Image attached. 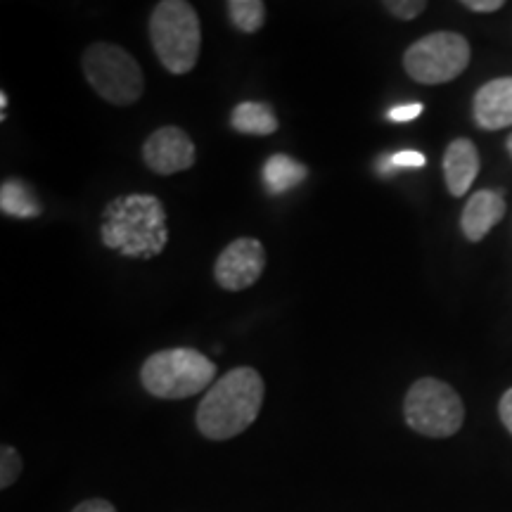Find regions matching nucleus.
<instances>
[{"label": "nucleus", "instance_id": "nucleus-1", "mask_svg": "<svg viewBox=\"0 0 512 512\" xmlns=\"http://www.w3.org/2000/svg\"><path fill=\"white\" fill-rule=\"evenodd\" d=\"M266 384L259 370L240 366L221 375L197 406V430L211 441H226L254 425L264 406Z\"/></svg>", "mask_w": 512, "mask_h": 512}, {"label": "nucleus", "instance_id": "nucleus-2", "mask_svg": "<svg viewBox=\"0 0 512 512\" xmlns=\"http://www.w3.org/2000/svg\"><path fill=\"white\" fill-rule=\"evenodd\" d=\"M100 238L128 259H155L169 242L164 204L155 195L117 197L102 211Z\"/></svg>", "mask_w": 512, "mask_h": 512}, {"label": "nucleus", "instance_id": "nucleus-3", "mask_svg": "<svg viewBox=\"0 0 512 512\" xmlns=\"http://www.w3.org/2000/svg\"><path fill=\"white\" fill-rule=\"evenodd\" d=\"M150 43L169 74L183 76L195 69L202 53V27L197 10L185 0H162L150 15Z\"/></svg>", "mask_w": 512, "mask_h": 512}, {"label": "nucleus", "instance_id": "nucleus-4", "mask_svg": "<svg viewBox=\"0 0 512 512\" xmlns=\"http://www.w3.org/2000/svg\"><path fill=\"white\" fill-rule=\"evenodd\" d=\"M140 382L155 399H190L216 382V363L197 349H162L147 356Z\"/></svg>", "mask_w": 512, "mask_h": 512}, {"label": "nucleus", "instance_id": "nucleus-5", "mask_svg": "<svg viewBox=\"0 0 512 512\" xmlns=\"http://www.w3.org/2000/svg\"><path fill=\"white\" fill-rule=\"evenodd\" d=\"M81 69L102 100L131 107L143 98L145 76L136 57L114 43H93L81 57Z\"/></svg>", "mask_w": 512, "mask_h": 512}, {"label": "nucleus", "instance_id": "nucleus-6", "mask_svg": "<svg viewBox=\"0 0 512 512\" xmlns=\"http://www.w3.org/2000/svg\"><path fill=\"white\" fill-rule=\"evenodd\" d=\"M403 418L422 437L448 439L463 427L465 403L451 384L437 377H420L403 399Z\"/></svg>", "mask_w": 512, "mask_h": 512}, {"label": "nucleus", "instance_id": "nucleus-7", "mask_svg": "<svg viewBox=\"0 0 512 512\" xmlns=\"http://www.w3.org/2000/svg\"><path fill=\"white\" fill-rule=\"evenodd\" d=\"M472 50L463 34L434 31L422 36L403 53V69L422 86H441L458 79L470 64Z\"/></svg>", "mask_w": 512, "mask_h": 512}, {"label": "nucleus", "instance_id": "nucleus-8", "mask_svg": "<svg viewBox=\"0 0 512 512\" xmlns=\"http://www.w3.org/2000/svg\"><path fill=\"white\" fill-rule=\"evenodd\" d=\"M266 249L256 238H238L223 249L214 264V278L226 292H242L264 275Z\"/></svg>", "mask_w": 512, "mask_h": 512}, {"label": "nucleus", "instance_id": "nucleus-9", "mask_svg": "<svg viewBox=\"0 0 512 512\" xmlns=\"http://www.w3.org/2000/svg\"><path fill=\"white\" fill-rule=\"evenodd\" d=\"M143 162L157 176L181 174L197 162L195 143L181 126H162L143 143Z\"/></svg>", "mask_w": 512, "mask_h": 512}, {"label": "nucleus", "instance_id": "nucleus-10", "mask_svg": "<svg viewBox=\"0 0 512 512\" xmlns=\"http://www.w3.org/2000/svg\"><path fill=\"white\" fill-rule=\"evenodd\" d=\"M472 117L482 131L512 126V76L484 83L472 100Z\"/></svg>", "mask_w": 512, "mask_h": 512}, {"label": "nucleus", "instance_id": "nucleus-11", "mask_svg": "<svg viewBox=\"0 0 512 512\" xmlns=\"http://www.w3.org/2000/svg\"><path fill=\"white\" fill-rule=\"evenodd\" d=\"M505 216V192L503 190H479L470 195L460 214V230L470 242H482L491 228L498 226Z\"/></svg>", "mask_w": 512, "mask_h": 512}, {"label": "nucleus", "instance_id": "nucleus-12", "mask_svg": "<svg viewBox=\"0 0 512 512\" xmlns=\"http://www.w3.org/2000/svg\"><path fill=\"white\" fill-rule=\"evenodd\" d=\"M479 174V150L472 140L456 138L444 152L446 188L453 197H465Z\"/></svg>", "mask_w": 512, "mask_h": 512}, {"label": "nucleus", "instance_id": "nucleus-13", "mask_svg": "<svg viewBox=\"0 0 512 512\" xmlns=\"http://www.w3.org/2000/svg\"><path fill=\"white\" fill-rule=\"evenodd\" d=\"M230 126L245 136H273L280 124L266 102H240L230 114Z\"/></svg>", "mask_w": 512, "mask_h": 512}, {"label": "nucleus", "instance_id": "nucleus-14", "mask_svg": "<svg viewBox=\"0 0 512 512\" xmlns=\"http://www.w3.org/2000/svg\"><path fill=\"white\" fill-rule=\"evenodd\" d=\"M306 176H309V169L287 155L268 157V162L264 166V183L268 192H273V195H283V192L292 190L294 185L302 183Z\"/></svg>", "mask_w": 512, "mask_h": 512}, {"label": "nucleus", "instance_id": "nucleus-15", "mask_svg": "<svg viewBox=\"0 0 512 512\" xmlns=\"http://www.w3.org/2000/svg\"><path fill=\"white\" fill-rule=\"evenodd\" d=\"M226 8L233 27L245 31V34H256L264 27L266 3H261V0H230Z\"/></svg>", "mask_w": 512, "mask_h": 512}, {"label": "nucleus", "instance_id": "nucleus-16", "mask_svg": "<svg viewBox=\"0 0 512 512\" xmlns=\"http://www.w3.org/2000/svg\"><path fill=\"white\" fill-rule=\"evenodd\" d=\"M0 207H3L5 214L19 216V219H29V216H36L38 204L31 197L29 188L19 181H5L3 190H0Z\"/></svg>", "mask_w": 512, "mask_h": 512}, {"label": "nucleus", "instance_id": "nucleus-17", "mask_svg": "<svg viewBox=\"0 0 512 512\" xmlns=\"http://www.w3.org/2000/svg\"><path fill=\"white\" fill-rule=\"evenodd\" d=\"M22 456L15 446L0 448V489H10L22 475Z\"/></svg>", "mask_w": 512, "mask_h": 512}, {"label": "nucleus", "instance_id": "nucleus-18", "mask_svg": "<svg viewBox=\"0 0 512 512\" xmlns=\"http://www.w3.org/2000/svg\"><path fill=\"white\" fill-rule=\"evenodd\" d=\"M384 8L389 10V15L401 19V22H411V19L420 17L427 10L425 0H387Z\"/></svg>", "mask_w": 512, "mask_h": 512}, {"label": "nucleus", "instance_id": "nucleus-19", "mask_svg": "<svg viewBox=\"0 0 512 512\" xmlns=\"http://www.w3.org/2000/svg\"><path fill=\"white\" fill-rule=\"evenodd\" d=\"M420 114H422V105H420V102H408V105L394 107V110L389 112V119H392L394 124H406V121L418 119Z\"/></svg>", "mask_w": 512, "mask_h": 512}, {"label": "nucleus", "instance_id": "nucleus-20", "mask_svg": "<svg viewBox=\"0 0 512 512\" xmlns=\"http://www.w3.org/2000/svg\"><path fill=\"white\" fill-rule=\"evenodd\" d=\"M389 162H392V166H415V169H420V166H425V155L415 150H403L396 152Z\"/></svg>", "mask_w": 512, "mask_h": 512}, {"label": "nucleus", "instance_id": "nucleus-21", "mask_svg": "<svg viewBox=\"0 0 512 512\" xmlns=\"http://www.w3.org/2000/svg\"><path fill=\"white\" fill-rule=\"evenodd\" d=\"M72 512H117V508L105 498H88V501H81Z\"/></svg>", "mask_w": 512, "mask_h": 512}, {"label": "nucleus", "instance_id": "nucleus-22", "mask_svg": "<svg viewBox=\"0 0 512 512\" xmlns=\"http://www.w3.org/2000/svg\"><path fill=\"white\" fill-rule=\"evenodd\" d=\"M498 415H501L505 430L512 434V387L501 396V401H498Z\"/></svg>", "mask_w": 512, "mask_h": 512}, {"label": "nucleus", "instance_id": "nucleus-23", "mask_svg": "<svg viewBox=\"0 0 512 512\" xmlns=\"http://www.w3.org/2000/svg\"><path fill=\"white\" fill-rule=\"evenodd\" d=\"M463 5L472 12H496L503 8V0H463Z\"/></svg>", "mask_w": 512, "mask_h": 512}, {"label": "nucleus", "instance_id": "nucleus-24", "mask_svg": "<svg viewBox=\"0 0 512 512\" xmlns=\"http://www.w3.org/2000/svg\"><path fill=\"white\" fill-rule=\"evenodd\" d=\"M5 107H8V98H5V93H3V95H0V110L5 112Z\"/></svg>", "mask_w": 512, "mask_h": 512}, {"label": "nucleus", "instance_id": "nucleus-25", "mask_svg": "<svg viewBox=\"0 0 512 512\" xmlns=\"http://www.w3.org/2000/svg\"><path fill=\"white\" fill-rule=\"evenodd\" d=\"M505 147H508V155L512 157V133L508 136V140H505Z\"/></svg>", "mask_w": 512, "mask_h": 512}]
</instances>
